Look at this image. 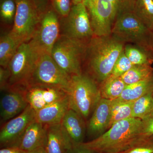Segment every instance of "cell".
I'll use <instances>...</instances> for the list:
<instances>
[{
    "mask_svg": "<svg viewBox=\"0 0 153 153\" xmlns=\"http://www.w3.org/2000/svg\"><path fill=\"white\" fill-rule=\"evenodd\" d=\"M133 12L143 23L153 32V0H136Z\"/></svg>",
    "mask_w": 153,
    "mask_h": 153,
    "instance_id": "26",
    "label": "cell"
},
{
    "mask_svg": "<svg viewBox=\"0 0 153 153\" xmlns=\"http://www.w3.org/2000/svg\"><path fill=\"white\" fill-rule=\"evenodd\" d=\"M134 101L111 100V113L108 129L118 122L132 117Z\"/></svg>",
    "mask_w": 153,
    "mask_h": 153,
    "instance_id": "25",
    "label": "cell"
},
{
    "mask_svg": "<svg viewBox=\"0 0 153 153\" xmlns=\"http://www.w3.org/2000/svg\"><path fill=\"white\" fill-rule=\"evenodd\" d=\"M111 35L125 43L134 44L153 54V32L134 12L125 13L117 18Z\"/></svg>",
    "mask_w": 153,
    "mask_h": 153,
    "instance_id": "4",
    "label": "cell"
},
{
    "mask_svg": "<svg viewBox=\"0 0 153 153\" xmlns=\"http://www.w3.org/2000/svg\"><path fill=\"white\" fill-rule=\"evenodd\" d=\"M125 43L113 36H94L86 46L84 62L96 82L101 83L110 76Z\"/></svg>",
    "mask_w": 153,
    "mask_h": 153,
    "instance_id": "1",
    "label": "cell"
},
{
    "mask_svg": "<svg viewBox=\"0 0 153 153\" xmlns=\"http://www.w3.org/2000/svg\"><path fill=\"white\" fill-rule=\"evenodd\" d=\"M52 7L60 18L67 16L72 6L71 0H50Z\"/></svg>",
    "mask_w": 153,
    "mask_h": 153,
    "instance_id": "32",
    "label": "cell"
},
{
    "mask_svg": "<svg viewBox=\"0 0 153 153\" xmlns=\"http://www.w3.org/2000/svg\"><path fill=\"white\" fill-rule=\"evenodd\" d=\"M22 44L13 38L10 32L3 34L0 38V65L7 68L17 49Z\"/></svg>",
    "mask_w": 153,
    "mask_h": 153,
    "instance_id": "21",
    "label": "cell"
},
{
    "mask_svg": "<svg viewBox=\"0 0 153 153\" xmlns=\"http://www.w3.org/2000/svg\"><path fill=\"white\" fill-rule=\"evenodd\" d=\"M111 113V100L101 98L87 124L86 134L92 140L100 136L108 129Z\"/></svg>",
    "mask_w": 153,
    "mask_h": 153,
    "instance_id": "14",
    "label": "cell"
},
{
    "mask_svg": "<svg viewBox=\"0 0 153 153\" xmlns=\"http://www.w3.org/2000/svg\"><path fill=\"white\" fill-rule=\"evenodd\" d=\"M66 153H99L93 150L80 146H74L68 149Z\"/></svg>",
    "mask_w": 153,
    "mask_h": 153,
    "instance_id": "35",
    "label": "cell"
},
{
    "mask_svg": "<svg viewBox=\"0 0 153 153\" xmlns=\"http://www.w3.org/2000/svg\"><path fill=\"white\" fill-rule=\"evenodd\" d=\"M142 120L131 117L114 124L100 136L79 145L99 153H120L137 143Z\"/></svg>",
    "mask_w": 153,
    "mask_h": 153,
    "instance_id": "2",
    "label": "cell"
},
{
    "mask_svg": "<svg viewBox=\"0 0 153 153\" xmlns=\"http://www.w3.org/2000/svg\"><path fill=\"white\" fill-rule=\"evenodd\" d=\"M126 86L120 77H108L100 85L101 98L111 100L116 99L120 96Z\"/></svg>",
    "mask_w": 153,
    "mask_h": 153,
    "instance_id": "22",
    "label": "cell"
},
{
    "mask_svg": "<svg viewBox=\"0 0 153 153\" xmlns=\"http://www.w3.org/2000/svg\"><path fill=\"white\" fill-rule=\"evenodd\" d=\"M71 1H72V4L76 5L84 3L85 0H71Z\"/></svg>",
    "mask_w": 153,
    "mask_h": 153,
    "instance_id": "39",
    "label": "cell"
},
{
    "mask_svg": "<svg viewBox=\"0 0 153 153\" xmlns=\"http://www.w3.org/2000/svg\"><path fill=\"white\" fill-rule=\"evenodd\" d=\"M125 54L133 65H150L153 63V54L134 45L125 46Z\"/></svg>",
    "mask_w": 153,
    "mask_h": 153,
    "instance_id": "24",
    "label": "cell"
},
{
    "mask_svg": "<svg viewBox=\"0 0 153 153\" xmlns=\"http://www.w3.org/2000/svg\"></svg>",
    "mask_w": 153,
    "mask_h": 153,
    "instance_id": "40",
    "label": "cell"
},
{
    "mask_svg": "<svg viewBox=\"0 0 153 153\" xmlns=\"http://www.w3.org/2000/svg\"><path fill=\"white\" fill-rule=\"evenodd\" d=\"M120 153H153V136L141 140L127 150Z\"/></svg>",
    "mask_w": 153,
    "mask_h": 153,
    "instance_id": "30",
    "label": "cell"
},
{
    "mask_svg": "<svg viewBox=\"0 0 153 153\" xmlns=\"http://www.w3.org/2000/svg\"><path fill=\"white\" fill-rule=\"evenodd\" d=\"M60 36L87 45L94 36L84 3L72 5L68 16L60 19Z\"/></svg>",
    "mask_w": 153,
    "mask_h": 153,
    "instance_id": "7",
    "label": "cell"
},
{
    "mask_svg": "<svg viewBox=\"0 0 153 153\" xmlns=\"http://www.w3.org/2000/svg\"><path fill=\"white\" fill-rule=\"evenodd\" d=\"M36 111L29 105L23 112L5 123L0 131L1 146H13L30 124L36 120Z\"/></svg>",
    "mask_w": 153,
    "mask_h": 153,
    "instance_id": "13",
    "label": "cell"
},
{
    "mask_svg": "<svg viewBox=\"0 0 153 153\" xmlns=\"http://www.w3.org/2000/svg\"></svg>",
    "mask_w": 153,
    "mask_h": 153,
    "instance_id": "41",
    "label": "cell"
},
{
    "mask_svg": "<svg viewBox=\"0 0 153 153\" xmlns=\"http://www.w3.org/2000/svg\"><path fill=\"white\" fill-rule=\"evenodd\" d=\"M47 126L44 146L46 153H66L68 149L73 147L62 132L60 124Z\"/></svg>",
    "mask_w": 153,
    "mask_h": 153,
    "instance_id": "19",
    "label": "cell"
},
{
    "mask_svg": "<svg viewBox=\"0 0 153 153\" xmlns=\"http://www.w3.org/2000/svg\"><path fill=\"white\" fill-rule=\"evenodd\" d=\"M16 9V0H0L1 21L8 25L13 24Z\"/></svg>",
    "mask_w": 153,
    "mask_h": 153,
    "instance_id": "28",
    "label": "cell"
},
{
    "mask_svg": "<svg viewBox=\"0 0 153 153\" xmlns=\"http://www.w3.org/2000/svg\"><path fill=\"white\" fill-rule=\"evenodd\" d=\"M67 94L69 108L78 113L85 120L92 114L101 98L96 82L82 73L71 76Z\"/></svg>",
    "mask_w": 153,
    "mask_h": 153,
    "instance_id": "3",
    "label": "cell"
},
{
    "mask_svg": "<svg viewBox=\"0 0 153 153\" xmlns=\"http://www.w3.org/2000/svg\"><path fill=\"white\" fill-rule=\"evenodd\" d=\"M153 114V92L134 101L132 117L144 120Z\"/></svg>",
    "mask_w": 153,
    "mask_h": 153,
    "instance_id": "23",
    "label": "cell"
},
{
    "mask_svg": "<svg viewBox=\"0 0 153 153\" xmlns=\"http://www.w3.org/2000/svg\"><path fill=\"white\" fill-rule=\"evenodd\" d=\"M153 136V114L149 117L142 120V124L138 140L137 142L141 140Z\"/></svg>",
    "mask_w": 153,
    "mask_h": 153,
    "instance_id": "33",
    "label": "cell"
},
{
    "mask_svg": "<svg viewBox=\"0 0 153 153\" xmlns=\"http://www.w3.org/2000/svg\"><path fill=\"white\" fill-rule=\"evenodd\" d=\"M69 108L68 95L36 111V120L46 126L60 124Z\"/></svg>",
    "mask_w": 153,
    "mask_h": 153,
    "instance_id": "18",
    "label": "cell"
},
{
    "mask_svg": "<svg viewBox=\"0 0 153 153\" xmlns=\"http://www.w3.org/2000/svg\"><path fill=\"white\" fill-rule=\"evenodd\" d=\"M39 10L42 13L48 8L49 0H34Z\"/></svg>",
    "mask_w": 153,
    "mask_h": 153,
    "instance_id": "37",
    "label": "cell"
},
{
    "mask_svg": "<svg viewBox=\"0 0 153 153\" xmlns=\"http://www.w3.org/2000/svg\"><path fill=\"white\" fill-rule=\"evenodd\" d=\"M84 3L88 12L94 36L111 35L117 14L109 0H85Z\"/></svg>",
    "mask_w": 153,
    "mask_h": 153,
    "instance_id": "11",
    "label": "cell"
},
{
    "mask_svg": "<svg viewBox=\"0 0 153 153\" xmlns=\"http://www.w3.org/2000/svg\"><path fill=\"white\" fill-rule=\"evenodd\" d=\"M47 127L37 121H34L12 147L19 148L27 152L44 147L47 136Z\"/></svg>",
    "mask_w": 153,
    "mask_h": 153,
    "instance_id": "17",
    "label": "cell"
},
{
    "mask_svg": "<svg viewBox=\"0 0 153 153\" xmlns=\"http://www.w3.org/2000/svg\"><path fill=\"white\" fill-rule=\"evenodd\" d=\"M71 76L58 66L51 55L44 54L40 55L32 76L26 85L54 86L67 92Z\"/></svg>",
    "mask_w": 153,
    "mask_h": 153,
    "instance_id": "10",
    "label": "cell"
},
{
    "mask_svg": "<svg viewBox=\"0 0 153 153\" xmlns=\"http://www.w3.org/2000/svg\"><path fill=\"white\" fill-rule=\"evenodd\" d=\"M59 17L52 7L49 6L41 15L38 27L29 42L41 55H51L52 48L60 37Z\"/></svg>",
    "mask_w": 153,
    "mask_h": 153,
    "instance_id": "9",
    "label": "cell"
},
{
    "mask_svg": "<svg viewBox=\"0 0 153 153\" xmlns=\"http://www.w3.org/2000/svg\"><path fill=\"white\" fill-rule=\"evenodd\" d=\"M40 55L29 42L20 45L8 66L10 73L9 88L27 84Z\"/></svg>",
    "mask_w": 153,
    "mask_h": 153,
    "instance_id": "6",
    "label": "cell"
},
{
    "mask_svg": "<svg viewBox=\"0 0 153 153\" xmlns=\"http://www.w3.org/2000/svg\"><path fill=\"white\" fill-rule=\"evenodd\" d=\"M10 77V73L8 68H0V88L1 91H3L9 88V81Z\"/></svg>",
    "mask_w": 153,
    "mask_h": 153,
    "instance_id": "34",
    "label": "cell"
},
{
    "mask_svg": "<svg viewBox=\"0 0 153 153\" xmlns=\"http://www.w3.org/2000/svg\"><path fill=\"white\" fill-rule=\"evenodd\" d=\"M115 9L117 18L122 14L133 12L136 0H109ZM117 19V18H116Z\"/></svg>",
    "mask_w": 153,
    "mask_h": 153,
    "instance_id": "31",
    "label": "cell"
},
{
    "mask_svg": "<svg viewBox=\"0 0 153 153\" xmlns=\"http://www.w3.org/2000/svg\"><path fill=\"white\" fill-rule=\"evenodd\" d=\"M85 121L78 113L69 108L60 123L62 132L72 146L84 143L87 128Z\"/></svg>",
    "mask_w": 153,
    "mask_h": 153,
    "instance_id": "16",
    "label": "cell"
},
{
    "mask_svg": "<svg viewBox=\"0 0 153 153\" xmlns=\"http://www.w3.org/2000/svg\"><path fill=\"white\" fill-rule=\"evenodd\" d=\"M28 153H46L44 147L38 148L35 150L28 152Z\"/></svg>",
    "mask_w": 153,
    "mask_h": 153,
    "instance_id": "38",
    "label": "cell"
},
{
    "mask_svg": "<svg viewBox=\"0 0 153 153\" xmlns=\"http://www.w3.org/2000/svg\"><path fill=\"white\" fill-rule=\"evenodd\" d=\"M0 100L1 120L8 121L23 112L29 105L22 91L10 88L3 91Z\"/></svg>",
    "mask_w": 153,
    "mask_h": 153,
    "instance_id": "15",
    "label": "cell"
},
{
    "mask_svg": "<svg viewBox=\"0 0 153 153\" xmlns=\"http://www.w3.org/2000/svg\"><path fill=\"white\" fill-rule=\"evenodd\" d=\"M153 72V67L152 65H134L120 77L127 85H129L146 79Z\"/></svg>",
    "mask_w": 153,
    "mask_h": 153,
    "instance_id": "27",
    "label": "cell"
},
{
    "mask_svg": "<svg viewBox=\"0 0 153 153\" xmlns=\"http://www.w3.org/2000/svg\"><path fill=\"white\" fill-rule=\"evenodd\" d=\"M16 12L10 33L22 44L33 38L42 13L34 0H16Z\"/></svg>",
    "mask_w": 153,
    "mask_h": 153,
    "instance_id": "8",
    "label": "cell"
},
{
    "mask_svg": "<svg viewBox=\"0 0 153 153\" xmlns=\"http://www.w3.org/2000/svg\"><path fill=\"white\" fill-rule=\"evenodd\" d=\"M28 152L23 150L19 148L10 147L3 148L0 150V153H28Z\"/></svg>",
    "mask_w": 153,
    "mask_h": 153,
    "instance_id": "36",
    "label": "cell"
},
{
    "mask_svg": "<svg viewBox=\"0 0 153 153\" xmlns=\"http://www.w3.org/2000/svg\"><path fill=\"white\" fill-rule=\"evenodd\" d=\"M133 66L126 56L123 50L115 63L112 72L108 77L111 78L120 77Z\"/></svg>",
    "mask_w": 153,
    "mask_h": 153,
    "instance_id": "29",
    "label": "cell"
},
{
    "mask_svg": "<svg viewBox=\"0 0 153 153\" xmlns=\"http://www.w3.org/2000/svg\"><path fill=\"white\" fill-rule=\"evenodd\" d=\"M16 88L22 91L28 104L36 112L68 94L64 89L47 85H27Z\"/></svg>",
    "mask_w": 153,
    "mask_h": 153,
    "instance_id": "12",
    "label": "cell"
},
{
    "mask_svg": "<svg viewBox=\"0 0 153 153\" xmlns=\"http://www.w3.org/2000/svg\"><path fill=\"white\" fill-rule=\"evenodd\" d=\"M152 92H153V72L143 80L127 85L121 95L116 99L120 101H133Z\"/></svg>",
    "mask_w": 153,
    "mask_h": 153,
    "instance_id": "20",
    "label": "cell"
},
{
    "mask_svg": "<svg viewBox=\"0 0 153 153\" xmlns=\"http://www.w3.org/2000/svg\"><path fill=\"white\" fill-rule=\"evenodd\" d=\"M87 45L60 36L52 48L51 55L62 70L70 76L82 74Z\"/></svg>",
    "mask_w": 153,
    "mask_h": 153,
    "instance_id": "5",
    "label": "cell"
}]
</instances>
